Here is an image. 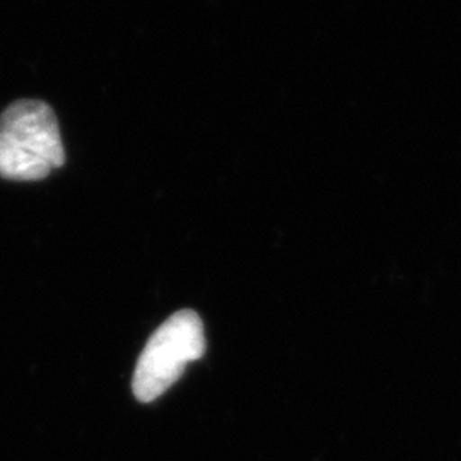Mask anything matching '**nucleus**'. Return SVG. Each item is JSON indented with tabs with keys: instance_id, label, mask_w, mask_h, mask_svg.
<instances>
[{
	"instance_id": "obj_2",
	"label": "nucleus",
	"mask_w": 461,
	"mask_h": 461,
	"mask_svg": "<svg viewBox=\"0 0 461 461\" xmlns=\"http://www.w3.org/2000/svg\"><path fill=\"white\" fill-rule=\"evenodd\" d=\"M0 133L16 140L55 169L66 163L59 122L47 103L21 99L0 113Z\"/></svg>"
},
{
	"instance_id": "obj_3",
	"label": "nucleus",
	"mask_w": 461,
	"mask_h": 461,
	"mask_svg": "<svg viewBox=\"0 0 461 461\" xmlns=\"http://www.w3.org/2000/svg\"><path fill=\"white\" fill-rule=\"evenodd\" d=\"M50 171L51 167L43 159L0 133V176L17 182H34L47 178Z\"/></svg>"
},
{
	"instance_id": "obj_1",
	"label": "nucleus",
	"mask_w": 461,
	"mask_h": 461,
	"mask_svg": "<svg viewBox=\"0 0 461 461\" xmlns=\"http://www.w3.org/2000/svg\"><path fill=\"white\" fill-rule=\"evenodd\" d=\"M205 352L202 320L192 310L171 314L152 333L133 373L132 390L137 400L148 403L167 392L182 378L185 367Z\"/></svg>"
}]
</instances>
